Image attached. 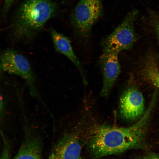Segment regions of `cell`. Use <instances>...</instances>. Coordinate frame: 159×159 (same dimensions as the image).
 <instances>
[{
  "instance_id": "1",
  "label": "cell",
  "mask_w": 159,
  "mask_h": 159,
  "mask_svg": "<svg viewBox=\"0 0 159 159\" xmlns=\"http://www.w3.org/2000/svg\"><path fill=\"white\" fill-rule=\"evenodd\" d=\"M151 113L147 110L137 122L128 127L102 125L95 127L91 131L87 142L92 156L97 158L141 147Z\"/></svg>"
},
{
  "instance_id": "2",
  "label": "cell",
  "mask_w": 159,
  "mask_h": 159,
  "mask_svg": "<svg viewBox=\"0 0 159 159\" xmlns=\"http://www.w3.org/2000/svg\"><path fill=\"white\" fill-rule=\"evenodd\" d=\"M57 5L51 0H25L17 8L10 26L14 42L32 39L54 16Z\"/></svg>"
},
{
  "instance_id": "3",
  "label": "cell",
  "mask_w": 159,
  "mask_h": 159,
  "mask_svg": "<svg viewBox=\"0 0 159 159\" xmlns=\"http://www.w3.org/2000/svg\"><path fill=\"white\" fill-rule=\"evenodd\" d=\"M139 12L132 9L125 15L122 21L101 42L103 52H116L130 49L134 44L136 38L134 25Z\"/></svg>"
},
{
  "instance_id": "4",
  "label": "cell",
  "mask_w": 159,
  "mask_h": 159,
  "mask_svg": "<svg viewBox=\"0 0 159 159\" xmlns=\"http://www.w3.org/2000/svg\"><path fill=\"white\" fill-rule=\"evenodd\" d=\"M103 12L102 0H79L71 15L76 32L82 37H87Z\"/></svg>"
},
{
  "instance_id": "5",
  "label": "cell",
  "mask_w": 159,
  "mask_h": 159,
  "mask_svg": "<svg viewBox=\"0 0 159 159\" xmlns=\"http://www.w3.org/2000/svg\"><path fill=\"white\" fill-rule=\"evenodd\" d=\"M1 67L3 71L18 76L28 84L31 94L37 95L34 86L35 77L28 59L22 54L11 49H7L1 55Z\"/></svg>"
},
{
  "instance_id": "6",
  "label": "cell",
  "mask_w": 159,
  "mask_h": 159,
  "mask_svg": "<svg viewBox=\"0 0 159 159\" xmlns=\"http://www.w3.org/2000/svg\"><path fill=\"white\" fill-rule=\"evenodd\" d=\"M118 52H103L99 58V63L103 76L101 97L107 96L110 92L120 72L118 59Z\"/></svg>"
},
{
  "instance_id": "7",
  "label": "cell",
  "mask_w": 159,
  "mask_h": 159,
  "mask_svg": "<svg viewBox=\"0 0 159 159\" xmlns=\"http://www.w3.org/2000/svg\"><path fill=\"white\" fill-rule=\"evenodd\" d=\"M82 146L78 136L73 133L65 134L53 148L49 159H82Z\"/></svg>"
},
{
  "instance_id": "8",
  "label": "cell",
  "mask_w": 159,
  "mask_h": 159,
  "mask_svg": "<svg viewBox=\"0 0 159 159\" xmlns=\"http://www.w3.org/2000/svg\"><path fill=\"white\" fill-rule=\"evenodd\" d=\"M144 109V99L140 92L134 87L127 89L120 99V111L122 117L135 120L142 115Z\"/></svg>"
},
{
  "instance_id": "9",
  "label": "cell",
  "mask_w": 159,
  "mask_h": 159,
  "mask_svg": "<svg viewBox=\"0 0 159 159\" xmlns=\"http://www.w3.org/2000/svg\"><path fill=\"white\" fill-rule=\"evenodd\" d=\"M24 141L13 159H41L42 141L40 134L30 126L24 129Z\"/></svg>"
},
{
  "instance_id": "10",
  "label": "cell",
  "mask_w": 159,
  "mask_h": 159,
  "mask_svg": "<svg viewBox=\"0 0 159 159\" xmlns=\"http://www.w3.org/2000/svg\"><path fill=\"white\" fill-rule=\"evenodd\" d=\"M50 33L55 49L66 57L75 65L80 73L83 83L86 84L87 81L84 70L73 51L69 39L54 29H51Z\"/></svg>"
},
{
  "instance_id": "11",
  "label": "cell",
  "mask_w": 159,
  "mask_h": 159,
  "mask_svg": "<svg viewBox=\"0 0 159 159\" xmlns=\"http://www.w3.org/2000/svg\"><path fill=\"white\" fill-rule=\"evenodd\" d=\"M144 75L146 78L159 89V70L153 59H148L144 69Z\"/></svg>"
},
{
  "instance_id": "12",
  "label": "cell",
  "mask_w": 159,
  "mask_h": 159,
  "mask_svg": "<svg viewBox=\"0 0 159 159\" xmlns=\"http://www.w3.org/2000/svg\"><path fill=\"white\" fill-rule=\"evenodd\" d=\"M141 19L153 29L157 36L159 44V9L147 7L145 14Z\"/></svg>"
},
{
  "instance_id": "13",
  "label": "cell",
  "mask_w": 159,
  "mask_h": 159,
  "mask_svg": "<svg viewBox=\"0 0 159 159\" xmlns=\"http://www.w3.org/2000/svg\"><path fill=\"white\" fill-rule=\"evenodd\" d=\"M4 142V146L0 159H10L9 146L6 139L1 132Z\"/></svg>"
},
{
  "instance_id": "14",
  "label": "cell",
  "mask_w": 159,
  "mask_h": 159,
  "mask_svg": "<svg viewBox=\"0 0 159 159\" xmlns=\"http://www.w3.org/2000/svg\"><path fill=\"white\" fill-rule=\"evenodd\" d=\"M15 0H4L3 12L4 14L7 13Z\"/></svg>"
},
{
  "instance_id": "15",
  "label": "cell",
  "mask_w": 159,
  "mask_h": 159,
  "mask_svg": "<svg viewBox=\"0 0 159 159\" xmlns=\"http://www.w3.org/2000/svg\"><path fill=\"white\" fill-rule=\"evenodd\" d=\"M142 159H159V155L155 154H150L145 156Z\"/></svg>"
}]
</instances>
